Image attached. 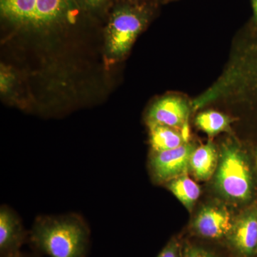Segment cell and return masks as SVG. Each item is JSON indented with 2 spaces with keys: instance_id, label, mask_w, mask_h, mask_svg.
<instances>
[{
  "instance_id": "1",
  "label": "cell",
  "mask_w": 257,
  "mask_h": 257,
  "mask_svg": "<svg viewBox=\"0 0 257 257\" xmlns=\"http://www.w3.org/2000/svg\"><path fill=\"white\" fill-rule=\"evenodd\" d=\"M89 236L87 223L75 213L37 216L30 234L34 244L50 257H84Z\"/></svg>"
},
{
  "instance_id": "2",
  "label": "cell",
  "mask_w": 257,
  "mask_h": 257,
  "mask_svg": "<svg viewBox=\"0 0 257 257\" xmlns=\"http://www.w3.org/2000/svg\"><path fill=\"white\" fill-rule=\"evenodd\" d=\"M215 186L221 195L231 202H246L252 197L254 182L251 165L237 145L227 144L221 149Z\"/></svg>"
},
{
  "instance_id": "3",
  "label": "cell",
  "mask_w": 257,
  "mask_h": 257,
  "mask_svg": "<svg viewBox=\"0 0 257 257\" xmlns=\"http://www.w3.org/2000/svg\"><path fill=\"white\" fill-rule=\"evenodd\" d=\"M142 13L132 8L116 10L111 17L109 28V47L116 55L124 54L141 31L145 24Z\"/></svg>"
},
{
  "instance_id": "4",
  "label": "cell",
  "mask_w": 257,
  "mask_h": 257,
  "mask_svg": "<svg viewBox=\"0 0 257 257\" xmlns=\"http://www.w3.org/2000/svg\"><path fill=\"white\" fill-rule=\"evenodd\" d=\"M195 150L194 145L185 143L172 150L155 152L150 160V168L157 182H167L186 175L190 168V159Z\"/></svg>"
},
{
  "instance_id": "5",
  "label": "cell",
  "mask_w": 257,
  "mask_h": 257,
  "mask_svg": "<svg viewBox=\"0 0 257 257\" xmlns=\"http://www.w3.org/2000/svg\"><path fill=\"white\" fill-rule=\"evenodd\" d=\"M234 219L229 209L221 204H209L202 207L193 222L196 231L211 239L228 236Z\"/></svg>"
},
{
  "instance_id": "6",
  "label": "cell",
  "mask_w": 257,
  "mask_h": 257,
  "mask_svg": "<svg viewBox=\"0 0 257 257\" xmlns=\"http://www.w3.org/2000/svg\"><path fill=\"white\" fill-rule=\"evenodd\" d=\"M231 245L245 256L257 253V204L243 211L236 219L228 234Z\"/></svg>"
},
{
  "instance_id": "7",
  "label": "cell",
  "mask_w": 257,
  "mask_h": 257,
  "mask_svg": "<svg viewBox=\"0 0 257 257\" xmlns=\"http://www.w3.org/2000/svg\"><path fill=\"white\" fill-rule=\"evenodd\" d=\"M189 115V107L185 100L177 96H168L152 106L148 114V123L183 128L187 126Z\"/></svg>"
},
{
  "instance_id": "8",
  "label": "cell",
  "mask_w": 257,
  "mask_h": 257,
  "mask_svg": "<svg viewBox=\"0 0 257 257\" xmlns=\"http://www.w3.org/2000/svg\"><path fill=\"white\" fill-rule=\"evenodd\" d=\"M25 236L20 216L11 208L2 205L0 208V251L8 257L18 255Z\"/></svg>"
},
{
  "instance_id": "9",
  "label": "cell",
  "mask_w": 257,
  "mask_h": 257,
  "mask_svg": "<svg viewBox=\"0 0 257 257\" xmlns=\"http://www.w3.org/2000/svg\"><path fill=\"white\" fill-rule=\"evenodd\" d=\"M219 155L216 147L211 143L195 148L190 159L189 168L199 180H208L217 168Z\"/></svg>"
},
{
  "instance_id": "10",
  "label": "cell",
  "mask_w": 257,
  "mask_h": 257,
  "mask_svg": "<svg viewBox=\"0 0 257 257\" xmlns=\"http://www.w3.org/2000/svg\"><path fill=\"white\" fill-rule=\"evenodd\" d=\"M150 143L154 152H161L182 146L186 143L182 134L175 128L154 123H149Z\"/></svg>"
},
{
  "instance_id": "11",
  "label": "cell",
  "mask_w": 257,
  "mask_h": 257,
  "mask_svg": "<svg viewBox=\"0 0 257 257\" xmlns=\"http://www.w3.org/2000/svg\"><path fill=\"white\" fill-rule=\"evenodd\" d=\"M168 182V188L172 194L189 211L192 210L200 196L199 185L189 178L187 174Z\"/></svg>"
},
{
  "instance_id": "12",
  "label": "cell",
  "mask_w": 257,
  "mask_h": 257,
  "mask_svg": "<svg viewBox=\"0 0 257 257\" xmlns=\"http://www.w3.org/2000/svg\"><path fill=\"white\" fill-rule=\"evenodd\" d=\"M230 123L227 116L216 111L200 113L196 118L198 127L209 136H214L226 130Z\"/></svg>"
},
{
  "instance_id": "13",
  "label": "cell",
  "mask_w": 257,
  "mask_h": 257,
  "mask_svg": "<svg viewBox=\"0 0 257 257\" xmlns=\"http://www.w3.org/2000/svg\"><path fill=\"white\" fill-rule=\"evenodd\" d=\"M182 257H215L206 250L197 246H187L184 248Z\"/></svg>"
},
{
  "instance_id": "14",
  "label": "cell",
  "mask_w": 257,
  "mask_h": 257,
  "mask_svg": "<svg viewBox=\"0 0 257 257\" xmlns=\"http://www.w3.org/2000/svg\"><path fill=\"white\" fill-rule=\"evenodd\" d=\"M157 257H179V246L177 241H172L169 243Z\"/></svg>"
},
{
  "instance_id": "15",
  "label": "cell",
  "mask_w": 257,
  "mask_h": 257,
  "mask_svg": "<svg viewBox=\"0 0 257 257\" xmlns=\"http://www.w3.org/2000/svg\"><path fill=\"white\" fill-rule=\"evenodd\" d=\"M82 1L90 8H95L100 6L104 0H82Z\"/></svg>"
},
{
  "instance_id": "16",
  "label": "cell",
  "mask_w": 257,
  "mask_h": 257,
  "mask_svg": "<svg viewBox=\"0 0 257 257\" xmlns=\"http://www.w3.org/2000/svg\"><path fill=\"white\" fill-rule=\"evenodd\" d=\"M253 11L257 20V0H253Z\"/></svg>"
},
{
  "instance_id": "17",
  "label": "cell",
  "mask_w": 257,
  "mask_h": 257,
  "mask_svg": "<svg viewBox=\"0 0 257 257\" xmlns=\"http://www.w3.org/2000/svg\"><path fill=\"white\" fill-rule=\"evenodd\" d=\"M14 257H21V256H20V255L18 254V255H16V256H15Z\"/></svg>"
}]
</instances>
